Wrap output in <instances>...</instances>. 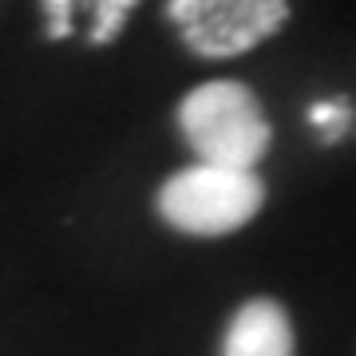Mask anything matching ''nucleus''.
<instances>
[{
	"mask_svg": "<svg viewBox=\"0 0 356 356\" xmlns=\"http://www.w3.org/2000/svg\"><path fill=\"white\" fill-rule=\"evenodd\" d=\"M178 127L198 154V163L254 170L269 151V131L261 103L238 79H210L178 103Z\"/></svg>",
	"mask_w": 356,
	"mask_h": 356,
	"instance_id": "f257e3e1",
	"label": "nucleus"
},
{
	"mask_svg": "<svg viewBox=\"0 0 356 356\" xmlns=\"http://www.w3.org/2000/svg\"><path fill=\"white\" fill-rule=\"evenodd\" d=\"M266 202V186L254 170L194 163L163 182L159 214L191 238H222L254 222Z\"/></svg>",
	"mask_w": 356,
	"mask_h": 356,
	"instance_id": "f03ea898",
	"label": "nucleus"
},
{
	"mask_svg": "<svg viewBox=\"0 0 356 356\" xmlns=\"http://www.w3.org/2000/svg\"><path fill=\"white\" fill-rule=\"evenodd\" d=\"M182 44L202 60H229L285 28L289 0H166Z\"/></svg>",
	"mask_w": 356,
	"mask_h": 356,
	"instance_id": "7ed1b4c3",
	"label": "nucleus"
},
{
	"mask_svg": "<svg viewBox=\"0 0 356 356\" xmlns=\"http://www.w3.org/2000/svg\"><path fill=\"white\" fill-rule=\"evenodd\" d=\"M222 356H293V325L269 297L245 301L226 329Z\"/></svg>",
	"mask_w": 356,
	"mask_h": 356,
	"instance_id": "20e7f679",
	"label": "nucleus"
},
{
	"mask_svg": "<svg viewBox=\"0 0 356 356\" xmlns=\"http://www.w3.org/2000/svg\"><path fill=\"white\" fill-rule=\"evenodd\" d=\"M79 4H88L91 13V44H111L119 36V28L127 24L131 8L139 0H44V16H48V36L64 40L72 36V16H76Z\"/></svg>",
	"mask_w": 356,
	"mask_h": 356,
	"instance_id": "39448f33",
	"label": "nucleus"
},
{
	"mask_svg": "<svg viewBox=\"0 0 356 356\" xmlns=\"http://www.w3.org/2000/svg\"><path fill=\"white\" fill-rule=\"evenodd\" d=\"M309 123L321 131V139L329 143H341L344 139V131L353 127V107L344 99H329V103H313L309 107Z\"/></svg>",
	"mask_w": 356,
	"mask_h": 356,
	"instance_id": "423d86ee",
	"label": "nucleus"
}]
</instances>
